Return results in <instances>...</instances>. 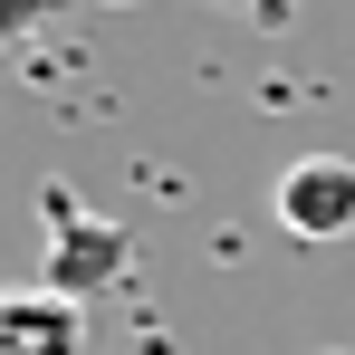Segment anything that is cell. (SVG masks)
<instances>
[{"mask_svg": "<svg viewBox=\"0 0 355 355\" xmlns=\"http://www.w3.org/2000/svg\"><path fill=\"white\" fill-rule=\"evenodd\" d=\"M0 355H87V307L58 288H0Z\"/></svg>", "mask_w": 355, "mask_h": 355, "instance_id": "obj_3", "label": "cell"}, {"mask_svg": "<svg viewBox=\"0 0 355 355\" xmlns=\"http://www.w3.org/2000/svg\"><path fill=\"white\" fill-rule=\"evenodd\" d=\"M39 19H49V0H0V39H29Z\"/></svg>", "mask_w": 355, "mask_h": 355, "instance_id": "obj_4", "label": "cell"}, {"mask_svg": "<svg viewBox=\"0 0 355 355\" xmlns=\"http://www.w3.org/2000/svg\"><path fill=\"white\" fill-rule=\"evenodd\" d=\"M269 211H279L288 240H346L355 231V164L346 154H297L269 182Z\"/></svg>", "mask_w": 355, "mask_h": 355, "instance_id": "obj_2", "label": "cell"}, {"mask_svg": "<svg viewBox=\"0 0 355 355\" xmlns=\"http://www.w3.org/2000/svg\"><path fill=\"white\" fill-rule=\"evenodd\" d=\"M39 211H49V279L39 288L77 297V307H96L106 288H125L135 279V240H125V221H106V211H87L77 192H39Z\"/></svg>", "mask_w": 355, "mask_h": 355, "instance_id": "obj_1", "label": "cell"}]
</instances>
